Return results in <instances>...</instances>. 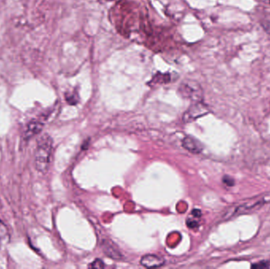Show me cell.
Instances as JSON below:
<instances>
[{
  "mask_svg": "<svg viewBox=\"0 0 270 269\" xmlns=\"http://www.w3.org/2000/svg\"><path fill=\"white\" fill-rule=\"evenodd\" d=\"M53 141L49 134H44L38 139L36 145L34 164L39 172L45 174L49 170L52 155Z\"/></svg>",
  "mask_w": 270,
  "mask_h": 269,
  "instance_id": "cell-1",
  "label": "cell"
},
{
  "mask_svg": "<svg viewBox=\"0 0 270 269\" xmlns=\"http://www.w3.org/2000/svg\"><path fill=\"white\" fill-rule=\"evenodd\" d=\"M179 93L185 99L193 102H200L203 100V91L200 84L194 81L186 80L182 82L179 87Z\"/></svg>",
  "mask_w": 270,
  "mask_h": 269,
  "instance_id": "cell-2",
  "label": "cell"
},
{
  "mask_svg": "<svg viewBox=\"0 0 270 269\" xmlns=\"http://www.w3.org/2000/svg\"><path fill=\"white\" fill-rule=\"evenodd\" d=\"M263 204V199H257V200L244 202L243 204H238V205H233L228 211H226L224 217L225 219H229V218H232V217H236V216L254 210L256 208L262 207Z\"/></svg>",
  "mask_w": 270,
  "mask_h": 269,
  "instance_id": "cell-3",
  "label": "cell"
},
{
  "mask_svg": "<svg viewBox=\"0 0 270 269\" xmlns=\"http://www.w3.org/2000/svg\"><path fill=\"white\" fill-rule=\"evenodd\" d=\"M209 112V107H207L202 101L194 102L192 105L184 112L183 116V122L184 123L194 122L197 118L205 116Z\"/></svg>",
  "mask_w": 270,
  "mask_h": 269,
  "instance_id": "cell-4",
  "label": "cell"
},
{
  "mask_svg": "<svg viewBox=\"0 0 270 269\" xmlns=\"http://www.w3.org/2000/svg\"><path fill=\"white\" fill-rule=\"evenodd\" d=\"M44 123L41 121L37 119H33L28 123L25 132H24L23 139L26 141H29L34 136L38 134L42 131Z\"/></svg>",
  "mask_w": 270,
  "mask_h": 269,
  "instance_id": "cell-5",
  "label": "cell"
},
{
  "mask_svg": "<svg viewBox=\"0 0 270 269\" xmlns=\"http://www.w3.org/2000/svg\"><path fill=\"white\" fill-rule=\"evenodd\" d=\"M140 264L147 269L160 268L165 264V260L161 256L154 254H146L141 259Z\"/></svg>",
  "mask_w": 270,
  "mask_h": 269,
  "instance_id": "cell-6",
  "label": "cell"
},
{
  "mask_svg": "<svg viewBox=\"0 0 270 269\" xmlns=\"http://www.w3.org/2000/svg\"><path fill=\"white\" fill-rule=\"evenodd\" d=\"M183 147L187 151H190L193 154H199L202 152L203 150L202 144L201 143L200 141L198 139L194 138V137H185L183 140Z\"/></svg>",
  "mask_w": 270,
  "mask_h": 269,
  "instance_id": "cell-7",
  "label": "cell"
},
{
  "mask_svg": "<svg viewBox=\"0 0 270 269\" xmlns=\"http://www.w3.org/2000/svg\"><path fill=\"white\" fill-rule=\"evenodd\" d=\"M102 245H103V252L106 255H108V257L115 260H118L122 257L120 252L115 247L114 245L107 242H103Z\"/></svg>",
  "mask_w": 270,
  "mask_h": 269,
  "instance_id": "cell-8",
  "label": "cell"
},
{
  "mask_svg": "<svg viewBox=\"0 0 270 269\" xmlns=\"http://www.w3.org/2000/svg\"><path fill=\"white\" fill-rule=\"evenodd\" d=\"M171 81V75L170 74H162L157 73L153 76L152 80L149 82V84H168Z\"/></svg>",
  "mask_w": 270,
  "mask_h": 269,
  "instance_id": "cell-9",
  "label": "cell"
},
{
  "mask_svg": "<svg viewBox=\"0 0 270 269\" xmlns=\"http://www.w3.org/2000/svg\"><path fill=\"white\" fill-rule=\"evenodd\" d=\"M10 241V233L7 226L0 220V247L5 246Z\"/></svg>",
  "mask_w": 270,
  "mask_h": 269,
  "instance_id": "cell-10",
  "label": "cell"
},
{
  "mask_svg": "<svg viewBox=\"0 0 270 269\" xmlns=\"http://www.w3.org/2000/svg\"><path fill=\"white\" fill-rule=\"evenodd\" d=\"M103 267H104V264L100 259H97L89 265V268H92V269H103Z\"/></svg>",
  "mask_w": 270,
  "mask_h": 269,
  "instance_id": "cell-11",
  "label": "cell"
},
{
  "mask_svg": "<svg viewBox=\"0 0 270 269\" xmlns=\"http://www.w3.org/2000/svg\"><path fill=\"white\" fill-rule=\"evenodd\" d=\"M223 183L228 186H232L235 184L234 179H232V177L228 176V175H226L223 178Z\"/></svg>",
  "mask_w": 270,
  "mask_h": 269,
  "instance_id": "cell-12",
  "label": "cell"
},
{
  "mask_svg": "<svg viewBox=\"0 0 270 269\" xmlns=\"http://www.w3.org/2000/svg\"><path fill=\"white\" fill-rule=\"evenodd\" d=\"M66 99H67L68 103H70V104H75V103H78V99H77V97L74 94L67 95L66 96Z\"/></svg>",
  "mask_w": 270,
  "mask_h": 269,
  "instance_id": "cell-13",
  "label": "cell"
},
{
  "mask_svg": "<svg viewBox=\"0 0 270 269\" xmlns=\"http://www.w3.org/2000/svg\"><path fill=\"white\" fill-rule=\"evenodd\" d=\"M262 26L263 30L270 35V21H263L262 22Z\"/></svg>",
  "mask_w": 270,
  "mask_h": 269,
  "instance_id": "cell-14",
  "label": "cell"
},
{
  "mask_svg": "<svg viewBox=\"0 0 270 269\" xmlns=\"http://www.w3.org/2000/svg\"><path fill=\"white\" fill-rule=\"evenodd\" d=\"M187 226L190 228H195V227H199V223L194 219H188Z\"/></svg>",
  "mask_w": 270,
  "mask_h": 269,
  "instance_id": "cell-15",
  "label": "cell"
},
{
  "mask_svg": "<svg viewBox=\"0 0 270 269\" xmlns=\"http://www.w3.org/2000/svg\"><path fill=\"white\" fill-rule=\"evenodd\" d=\"M268 262H260V263L252 265V267L253 268H266L268 267Z\"/></svg>",
  "mask_w": 270,
  "mask_h": 269,
  "instance_id": "cell-16",
  "label": "cell"
},
{
  "mask_svg": "<svg viewBox=\"0 0 270 269\" xmlns=\"http://www.w3.org/2000/svg\"><path fill=\"white\" fill-rule=\"evenodd\" d=\"M192 215L194 217L199 218L202 216V213H201V211L199 210V209H194V210H193Z\"/></svg>",
  "mask_w": 270,
  "mask_h": 269,
  "instance_id": "cell-17",
  "label": "cell"
},
{
  "mask_svg": "<svg viewBox=\"0 0 270 269\" xmlns=\"http://www.w3.org/2000/svg\"><path fill=\"white\" fill-rule=\"evenodd\" d=\"M106 1H112V0H106Z\"/></svg>",
  "mask_w": 270,
  "mask_h": 269,
  "instance_id": "cell-18",
  "label": "cell"
}]
</instances>
